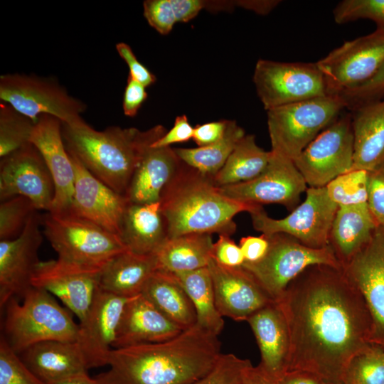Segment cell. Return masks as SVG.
I'll list each match as a JSON object with an SVG mask.
<instances>
[{"mask_svg": "<svg viewBox=\"0 0 384 384\" xmlns=\"http://www.w3.org/2000/svg\"><path fill=\"white\" fill-rule=\"evenodd\" d=\"M74 166L75 183L70 211L119 237L129 200L95 176L68 151Z\"/></svg>", "mask_w": 384, "mask_h": 384, "instance_id": "ffe728a7", "label": "cell"}, {"mask_svg": "<svg viewBox=\"0 0 384 384\" xmlns=\"http://www.w3.org/2000/svg\"><path fill=\"white\" fill-rule=\"evenodd\" d=\"M253 82L266 111L328 95L324 77L315 63L259 60Z\"/></svg>", "mask_w": 384, "mask_h": 384, "instance_id": "8fae6325", "label": "cell"}, {"mask_svg": "<svg viewBox=\"0 0 384 384\" xmlns=\"http://www.w3.org/2000/svg\"><path fill=\"white\" fill-rule=\"evenodd\" d=\"M131 298L100 287L97 289L87 314L78 324L76 340L88 369L107 366L122 314Z\"/></svg>", "mask_w": 384, "mask_h": 384, "instance_id": "d6986e66", "label": "cell"}, {"mask_svg": "<svg viewBox=\"0 0 384 384\" xmlns=\"http://www.w3.org/2000/svg\"><path fill=\"white\" fill-rule=\"evenodd\" d=\"M377 225L368 203L338 208L329 245L342 267L369 242Z\"/></svg>", "mask_w": 384, "mask_h": 384, "instance_id": "f1b7e54d", "label": "cell"}, {"mask_svg": "<svg viewBox=\"0 0 384 384\" xmlns=\"http://www.w3.org/2000/svg\"><path fill=\"white\" fill-rule=\"evenodd\" d=\"M38 210L27 198L18 196L1 201L0 241L18 238Z\"/></svg>", "mask_w": 384, "mask_h": 384, "instance_id": "f35d334b", "label": "cell"}, {"mask_svg": "<svg viewBox=\"0 0 384 384\" xmlns=\"http://www.w3.org/2000/svg\"><path fill=\"white\" fill-rule=\"evenodd\" d=\"M212 258L218 264L227 267H242L245 262L239 245L226 235H220L213 243Z\"/></svg>", "mask_w": 384, "mask_h": 384, "instance_id": "bcb514c9", "label": "cell"}, {"mask_svg": "<svg viewBox=\"0 0 384 384\" xmlns=\"http://www.w3.org/2000/svg\"><path fill=\"white\" fill-rule=\"evenodd\" d=\"M116 50L129 67V75L133 79L146 87L156 82V76L139 61L128 44L123 42L118 43L116 44Z\"/></svg>", "mask_w": 384, "mask_h": 384, "instance_id": "7dc6e473", "label": "cell"}, {"mask_svg": "<svg viewBox=\"0 0 384 384\" xmlns=\"http://www.w3.org/2000/svg\"><path fill=\"white\" fill-rule=\"evenodd\" d=\"M354 139L351 114L338 117L294 160L309 187H324L351 170Z\"/></svg>", "mask_w": 384, "mask_h": 384, "instance_id": "4fadbf2b", "label": "cell"}, {"mask_svg": "<svg viewBox=\"0 0 384 384\" xmlns=\"http://www.w3.org/2000/svg\"><path fill=\"white\" fill-rule=\"evenodd\" d=\"M176 23L188 22L194 18L201 10L206 9L207 1L171 0Z\"/></svg>", "mask_w": 384, "mask_h": 384, "instance_id": "f5cc1de1", "label": "cell"}, {"mask_svg": "<svg viewBox=\"0 0 384 384\" xmlns=\"http://www.w3.org/2000/svg\"><path fill=\"white\" fill-rule=\"evenodd\" d=\"M218 336L197 325L172 339L112 348L101 384H190L208 373L221 355Z\"/></svg>", "mask_w": 384, "mask_h": 384, "instance_id": "7a4b0ae2", "label": "cell"}, {"mask_svg": "<svg viewBox=\"0 0 384 384\" xmlns=\"http://www.w3.org/2000/svg\"><path fill=\"white\" fill-rule=\"evenodd\" d=\"M339 95L350 110L361 104L382 99L384 97V64L369 80Z\"/></svg>", "mask_w": 384, "mask_h": 384, "instance_id": "7bdbcfd3", "label": "cell"}, {"mask_svg": "<svg viewBox=\"0 0 384 384\" xmlns=\"http://www.w3.org/2000/svg\"><path fill=\"white\" fill-rule=\"evenodd\" d=\"M183 330L142 294L127 303L112 348L164 342Z\"/></svg>", "mask_w": 384, "mask_h": 384, "instance_id": "603a6c76", "label": "cell"}, {"mask_svg": "<svg viewBox=\"0 0 384 384\" xmlns=\"http://www.w3.org/2000/svg\"><path fill=\"white\" fill-rule=\"evenodd\" d=\"M368 204L378 225H384V162L368 172Z\"/></svg>", "mask_w": 384, "mask_h": 384, "instance_id": "f6af8a7d", "label": "cell"}, {"mask_svg": "<svg viewBox=\"0 0 384 384\" xmlns=\"http://www.w3.org/2000/svg\"><path fill=\"white\" fill-rule=\"evenodd\" d=\"M102 268L82 267L58 259L41 261L32 285L57 297L80 321L99 289Z\"/></svg>", "mask_w": 384, "mask_h": 384, "instance_id": "ac0fdd59", "label": "cell"}, {"mask_svg": "<svg viewBox=\"0 0 384 384\" xmlns=\"http://www.w3.org/2000/svg\"><path fill=\"white\" fill-rule=\"evenodd\" d=\"M245 134V130L236 122L229 120L224 136L218 142L196 148L174 149L183 163L203 175L213 178Z\"/></svg>", "mask_w": 384, "mask_h": 384, "instance_id": "e575fe53", "label": "cell"}, {"mask_svg": "<svg viewBox=\"0 0 384 384\" xmlns=\"http://www.w3.org/2000/svg\"><path fill=\"white\" fill-rule=\"evenodd\" d=\"M20 303L12 298L5 309L1 334L11 349L21 354L30 346L49 340L76 341L78 324L70 311L46 290L32 287Z\"/></svg>", "mask_w": 384, "mask_h": 384, "instance_id": "5b68a950", "label": "cell"}, {"mask_svg": "<svg viewBox=\"0 0 384 384\" xmlns=\"http://www.w3.org/2000/svg\"><path fill=\"white\" fill-rule=\"evenodd\" d=\"M245 384H277V380L267 375L257 366L251 365L245 374Z\"/></svg>", "mask_w": 384, "mask_h": 384, "instance_id": "9f6ffc18", "label": "cell"}, {"mask_svg": "<svg viewBox=\"0 0 384 384\" xmlns=\"http://www.w3.org/2000/svg\"><path fill=\"white\" fill-rule=\"evenodd\" d=\"M270 151L256 143L253 134H245L236 144L223 168L213 178L218 187L249 181L267 167Z\"/></svg>", "mask_w": 384, "mask_h": 384, "instance_id": "836d02e7", "label": "cell"}, {"mask_svg": "<svg viewBox=\"0 0 384 384\" xmlns=\"http://www.w3.org/2000/svg\"><path fill=\"white\" fill-rule=\"evenodd\" d=\"M333 14L338 24L363 18L373 21L377 28L384 29V0H343Z\"/></svg>", "mask_w": 384, "mask_h": 384, "instance_id": "60d3db41", "label": "cell"}, {"mask_svg": "<svg viewBox=\"0 0 384 384\" xmlns=\"http://www.w3.org/2000/svg\"><path fill=\"white\" fill-rule=\"evenodd\" d=\"M157 270L156 259L153 255H139L129 250L122 252L102 267L99 287L109 293L134 297L142 289L154 272Z\"/></svg>", "mask_w": 384, "mask_h": 384, "instance_id": "f546056e", "label": "cell"}, {"mask_svg": "<svg viewBox=\"0 0 384 384\" xmlns=\"http://www.w3.org/2000/svg\"><path fill=\"white\" fill-rule=\"evenodd\" d=\"M141 294L183 331L196 325L193 304L174 273L156 270Z\"/></svg>", "mask_w": 384, "mask_h": 384, "instance_id": "4dcf8cb0", "label": "cell"}, {"mask_svg": "<svg viewBox=\"0 0 384 384\" xmlns=\"http://www.w3.org/2000/svg\"><path fill=\"white\" fill-rule=\"evenodd\" d=\"M191 300L196 313V325L218 336L224 327L215 298L213 281L208 267L174 273Z\"/></svg>", "mask_w": 384, "mask_h": 384, "instance_id": "d6a6232c", "label": "cell"}, {"mask_svg": "<svg viewBox=\"0 0 384 384\" xmlns=\"http://www.w3.org/2000/svg\"><path fill=\"white\" fill-rule=\"evenodd\" d=\"M229 120L197 124L193 127V140L198 146H204L220 140L225 134Z\"/></svg>", "mask_w": 384, "mask_h": 384, "instance_id": "f907efd6", "label": "cell"}, {"mask_svg": "<svg viewBox=\"0 0 384 384\" xmlns=\"http://www.w3.org/2000/svg\"><path fill=\"white\" fill-rule=\"evenodd\" d=\"M239 246L245 262L255 263L266 255L269 248V240L263 234L260 236L248 235L240 239Z\"/></svg>", "mask_w": 384, "mask_h": 384, "instance_id": "816d5d0a", "label": "cell"}, {"mask_svg": "<svg viewBox=\"0 0 384 384\" xmlns=\"http://www.w3.org/2000/svg\"><path fill=\"white\" fill-rule=\"evenodd\" d=\"M41 216L31 218L16 238L0 241V306L12 298H21L33 287L32 279L41 260L43 242Z\"/></svg>", "mask_w": 384, "mask_h": 384, "instance_id": "2e32d148", "label": "cell"}, {"mask_svg": "<svg viewBox=\"0 0 384 384\" xmlns=\"http://www.w3.org/2000/svg\"><path fill=\"white\" fill-rule=\"evenodd\" d=\"M208 267L217 309L223 317L246 321L262 308L275 302L242 267H224L212 259Z\"/></svg>", "mask_w": 384, "mask_h": 384, "instance_id": "7402d4cb", "label": "cell"}, {"mask_svg": "<svg viewBox=\"0 0 384 384\" xmlns=\"http://www.w3.org/2000/svg\"><path fill=\"white\" fill-rule=\"evenodd\" d=\"M0 384H46L23 363L20 356L0 338Z\"/></svg>", "mask_w": 384, "mask_h": 384, "instance_id": "b9f144b4", "label": "cell"}, {"mask_svg": "<svg viewBox=\"0 0 384 384\" xmlns=\"http://www.w3.org/2000/svg\"><path fill=\"white\" fill-rule=\"evenodd\" d=\"M276 380L277 384H336L304 370H287Z\"/></svg>", "mask_w": 384, "mask_h": 384, "instance_id": "db71d44e", "label": "cell"}, {"mask_svg": "<svg viewBox=\"0 0 384 384\" xmlns=\"http://www.w3.org/2000/svg\"><path fill=\"white\" fill-rule=\"evenodd\" d=\"M246 321L256 338L260 362L257 366L274 380L286 371L289 354V334L285 315L277 302L262 308Z\"/></svg>", "mask_w": 384, "mask_h": 384, "instance_id": "cb8c5ba5", "label": "cell"}, {"mask_svg": "<svg viewBox=\"0 0 384 384\" xmlns=\"http://www.w3.org/2000/svg\"><path fill=\"white\" fill-rule=\"evenodd\" d=\"M267 238L269 248L264 258L255 263L244 262L242 267L275 302L280 299L288 285L308 267L316 265L342 267L330 245L310 247L284 233Z\"/></svg>", "mask_w": 384, "mask_h": 384, "instance_id": "9c48e42d", "label": "cell"}, {"mask_svg": "<svg viewBox=\"0 0 384 384\" xmlns=\"http://www.w3.org/2000/svg\"><path fill=\"white\" fill-rule=\"evenodd\" d=\"M49 384H101L95 378H91L87 373L70 377Z\"/></svg>", "mask_w": 384, "mask_h": 384, "instance_id": "6f0895ef", "label": "cell"}, {"mask_svg": "<svg viewBox=\"0 0 384 384\" xmlns=\"http://www.w3.org/2000/svg\"><path fill=\"white\" fill-rule=\"evenodd\" d=\"M345 108L341 95H327L267 110L271 151L294 161Z\"/></svg>", "mask_w": 384, "mask_h": 384, "instance_id": "8992f818", "label": "cell"}, {"mask_svg": "<svg viewBox=\"0 0 384 384\" xmlns=\"http://www.w3.org/2000/svg\"><path fill=\"white\" fill-rule=\"evenodd\" d=\"M43 233L58 260L85 267L102 268L127 250L119 237L71 212L41 216Z\"/></svg>", "mask_w": 384, "mask_h": 384, "instance_id": "52a82bcc", "label": "cell"}, {"mask_svg": "<svg viewBox=\"0 0 384 384\" xmlns=\"http://www.w3.org/2000/svg\"><path fill=\"white\" fill-rule=\"evenodd\" d=\"M277 302L289 334L287 371H307L342 384L350 361L372 344L373 324L362 294L343 267H308Z\"/></svg>", "mask_w": 384, "mask_h": 384, "instance_id": "6da1fadb", "label": "cell"}, {"mask_svg": "<svg viewBox=\"0 0 384 384\" xmlns=\"http://www.w3.org/2000/svg\"><path fill=\"white\" fill-rule=\"evenodd\" d=\"M213 243L211 235L205 233L168 238L154 253L157 270L178 273L207 267Z\"/></svg>", "mask_w": 384, "mask_h": 384, "instance_id": "1f68e13d", "label": "cell"}, {"mask_svg": "<svg viewBox=\"0 0 384 384\" xmlns=\"http://www.w3.org/2000/svg\"><path fill=\"white\" fill-rule=\"evenodd\" d=\"M265 169L246 182L219 187L225 196L249 204H281L294 210L307 184L294 161L270 150Z\"/></svg>", "mask_w": 384, "mask_h": 384, "instance_id": "5bb4252c", "label": "cell"}, {"mask_svg": "<svg viewBox=\"0 0 384 384\" xmlns=\"http://www.w3.org/2000/svg\"><path fill=\"white\" fill-rule=\"evenodd\" d=\"M144 16L148 23L161 35L169 34L176 23L171 0H146Z\"/></svg>", "mask_w": 384, "mask_h": 384, "instance_id": "ee69618b", "label": "cell"}, {"mask_svg": "<svg viewBox=\"0 0 384 384\" xmlns=\"http://www.w3.org/2000/svg\"><path fill=\"white\" fill-rule=\"evenodd\" d=\"M54 195L50 171L33 144L1 158V201L21 196L28 198L38 210L49 212Z\"/></svg>", "mask_w": 384, "mask_h": 384, "instance_id": "9a60e30c", "label": "cell"}, {"mask_svg": "<svg viewBox=\"0 0 384 384\" xmlns=\"http://www.w3.org/2000/svg\"><path fill=\"white\" fill-rule=\"evenodd\" d=\"M251 365L249 359L221 353L208 373L190 384H245V374Z\"/></svg>", "mask_w": 384, "mask_h": 384, "instance_id": "ab89813d", "label": "cell"}, {"mask_svg": "<svg viewBox=\"0 0 384 384\" xmlns=\"http://www.w3.org/2000/svg\"><path fill=\"white\" fill-rule=\"evenodd\" d=\"M119 238L127 250L153 255L169 238L160 202L129 201L122 217Z\"/></svg>", "mask_w": 384, "mask_h": 384, "instance_id": "83f0119b", "label": "cell"}, {"mask_svg": "<svg viewBox=\"0 0 384 384\" xmlns=\"http://www.w3.org/2000/svg\"><path fill=\"white\" fill-rule=\"evenodd\" d=\"M19 356L46 384L85 373L88 370L76 341H45L30 346Z\"/></svg>", "mask_w": 384, "mask_h": 384, "instance_id": "d4e9b609", "label": "cell"}, {"mask_svg": "<svg viewBox=\"0 0 384 384\" xmlns=\"http://www.w3.org/2000/svg\"><path fill=\"white\" fill-rule=\"evenodd\" d=\"M166 132L160 124L146 131L117 126L97 131L85 122L75 125L62 123L68 151L93 176L124 196L144 151Z\"/></svg>", "mask_w": 384, "mask_h": 384, "instance_id": "277c9868", "label": "cell"}, {"mask_svg": "<svg viewBox=\"0 0 384 384\" xmlns=\"http://www.w3.org/2000/svg\"><path fill=\"white\" fill-rule=\"evenodd\" d=\"M305 200L285 218L270 217L259 206L250 214L253 228L267 237L288 235L313 248L329 245V235L338 206L329 197L326 187H309Z\"/></svg>", "mask_w": 384, "mask_h": 384, "instance_id": "30bf717a", "label": "cell"}, {"mask_svg": "<svg viewBox=\"0 0 384 384\" xmlns=\"http://www.w3.org/2000/svg\"><path fill=\"white\" fill-rule=\"evenodd\" d=\"M181 163L171 146L146 149L136 168L125 196L136 203L160 201L161 193Z\"/></svg>", "mask_w": 384, "mask_h": 384, "instance_id": "484cf974", "label": "cell"}, {"mask_svg": "<svg viewBox=\"0 0 384 384\" xmlns=\"http://www.w3.org/2000/svg\"><path fill=\"white\" fill-rule=\"evenodd\" d=\"M193 127L189 123L187 117L186 115L177 116L171 129L155 141L151 146L167 147L174 144L186 142L193 138Z\"/></svg>", "mask_w": 384, "mask_h": 384, "instance_id": "681fc988", "label": "cell"}, {"mask_svg": "<svg viewBox=\"0 0 384 384\" xmlns=\"http://www.w3.org/2000/svg\"><path fill=\"white\" fill-rule=\"evenodd\" d=\"M279 2V1L274 0L239 1L238 6L257 14L266 15L275 8Z\"/></svg>", "mask_w": 384, "mask_h": 384, "instance_id": "11a10c76", "label": "cell"}, {"mask_svg": "<svg viewBox=\"0 0 384 384\" xmlns=\"http://www.w3.org/2000/svg\"><path fill=\"white\" fill-rule=\"evenodd\" d=\"M316 64L328 95H341L363 85L384 64V29L345 42Z\"/></svg>", "mask_w": 384, "mask_h": 384, "instance_id": "7c38bea8", "label": "cell"}, {"mask_svg": "<svg viewBox=\"0 0 384 384\" xmlns=\"http://www.w3.org/2000/svg\"><path fill=\"white\" fill-rule=\"evenodd\" d=\"M342 384H384V347L370 344L348 364Z\"/></svg>", "mask_w": 384, "mask_h": 384, "instance_id": "8d00e7d4", "label": "cell"}, {"mask_svg": "<svg viewBox=\"0 0 384 384\" xmlns=\"http://www.w3.org/2000/svg\"><path fill=\"white\" fill-rule=\"evenodd\" d=\"M362 294L372 318L370 342L384 347V225L343 267Z\"/></svg>", "mask_w": 384, "mask_h": 384, "instance_id": "e0dca14e", "label": "cell"}, {"mask_svg": "<svg viewBox=\"0 0 384 384\" xmlns=\"http://www.w3.org/2000/svg\"><path fill=\"white\" fill-rule=\"evenodd\" d=\"M354 139L351 170L371 171L384 162V100L351 110Z\"/></svg>", "mask_w": 384, "mask_h": 384, "instance_id": "4316f807", "label": "cell"}, {"mask_svg": "<svg viewBox=\"0 0 384 384\" xmlns=\"http://www.w3.org/2000/svg\"><path fill=\"white\" fill-rule=\"evenodd\" d=\"M35 122L9 104L0 103V156L3 158L31 144Z\"/></svg>", "mask_w": 384, "mask_h": 384, "instance_id": "d590c367", "label": "cell"}, {"mask_svg": "<svg viewBox=\"0 0 384 384\" xmlns=\"http://www.w3.org/2000/svg\"><path fill=\"white\" fill-rule=\"evenodd\" d=\"M146 98V87L128 75L122 100L124 114L135 117Z\"/></svg>", "mask_w": 384, "mask_h": 384, "instance_id": "c3c4849f", "label": "cell"}, {"mask_svg": "<svg viewBox=\"0 0 384 384\" xmlns=\"http://www.w3.org/2000/svg\"><path fill=\"white\" fill-rule=\"evenodd\" d=\"M0 100L37 122L47 114L68 125L83 122L86 105L71 96L55 78L19 73L0 76Z\"/></svg>", "mask_w": 384, "mask_h": 384, "instance_id": "ba28073f", "label": "cell"}, {"mask_svg": "<svg viewBox=\"0 0 384 384\" xmlns=\"http://www.w3.org/2000/svg\"><path fill=\"white\" fill-rule=\"evenodd\" d=\"M325 187L329 198L338 207L368 203V171L351 170L337 176Z\"/></svg>", "mask_w": 384, "mask_h": 384, "instance_id": "74e56055", "label": "cell"}, {"mask_svg": "<svg viewBox=\"0 0 384 384\" xmlns=\"http://www.w3.org/2000/svg\"><path fill=\"white\" fill-rule=\"evenodd\" d=\"M159 202L169 238L191 233L230 236L236 230L234 217L244 211L250 213L260 206L225 196L213 178L182 161Z\"/></svg>", "mask_w": 384, "mask_h": 384, "instance_id": "3957f363", "label": "cell"}, {"mask_svg": "<svg viewBox=\"0 0 384 384\" xmlns=\"http://www.w3.org/2000/svg\"><path fill=\"white\" fill-rule=\"evenodd\" d=\"M30 143L42 156L55 186V195L49 213L70 211L74 191L75 171L62 134V122L43 114L35 124Z\"/></svg>", "mask_w": 384, "mask_h": 384, "instance_id": "44dd1931", "label": "cell"}]
</instances>
